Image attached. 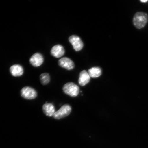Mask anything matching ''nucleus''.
Segmentation results:
<instances>
[{
  "label": "nucleus",
  "mask_w": 148,
  "mask_h": 148,
  "mask_svg": "<svg viewBox=\"0 0 148 148\" xmlns=\"http://www.w3.org/2000/svg\"><path fill=\"white\" fill-rule=\"evenodd\" d=\"M148 16L145 13L138 12L135 14L133 18V23L136 28L140 29L143 27L148 21Z\"/></svg>",
  "instance_id": "1"
},
{
  "label": "nucleus",
  "mask_w": 148,
  "mask_h": 148,
  "mask_svg": "<svg viewBox=\"0 0 148 148\" xmlns=\"http://www.w3.org/2000/svg\"><path fill=\"white\" fill-rule=\"evenodd\" d=\"M65 93L71 97H76L79 92V87L73 82H69L65 84L63 88Z\"/></svg>",
  "instance_id": "2"
},
{
  "label": "nucleus",
  "mask_w": 148,
  "mask_h": 148,
  "mask_svg": "<svg viewBox=\"0 0 148 148\" xmlns=\"http://www.w3.org/2000/svg\"><path fill=\"white\" fill-rule=\"evenodd\" d=\"M71 111V108L70 105H64L56 112L53 116L55 119H60L69 115Z\"/></svg>",
  "instance_id": "3"
},
{
  "label": "nucleus",
  "mask_w": 148,
  "mask_h": 148,
  "mask_svg": "<svg viewBox=\"0 0 148 148\" xmlns=\"http://www.w3.org/2000/svg\"><path fill=\"white\" fill-rule=\"evenodd\" d=\"M20 94L22 97L27 99H34L37 96L36 90L29 86H25L22 88Z\"/></svg>",
  "instance_id": "4"
},
{
  "label": "nucleus",
  "mask_w": 148,
  "mask_h": 148,
  "mask_svg": "<svg viewBox=\"0 0 148 148\" xmlns=\"http://www.w3.org/2000/svg\"><path fill=\"white\" fill-rule=\"evenodd\" d=\"M69 40L76 51H79L82 49L83 42L78 36L73 35L69 37Z\"/></svg>",
  "instance_id": "5"
},
{
  "label": "nucleus",
  "mask_w": 148,
  "mask_h": 148,
  "mask_svg": "<svg viewBox=\"0 0 148 148\" xmlns=\"http://www.w3.org/2000/svg\"><path fill=\"white\" fill-rule=\"evenodd\" d=\"M44 60L42 54L36 53L31 57L29 62L32 66L37 67L41 66L43 64Z\"/></svg>",
  "instance_id": "6"
},
{
  "label": "nucleus",
  "mask_w": 148,
  "mask_h": 148,
  "mask_svg": "<svg viewBox=\"0 0 148 148\" xmlns=\"http://www.w3.org/2000/svg\"><path fill=\"white\" fill-rule=\"evenodd\" d=\"M58 64L61 67L68 70H71L75 67L73 61L67 57H64L58 61Z\"/></svg>",
  "instance_id": "7"
},
{
  "label": "nucleus",
  "mask_w": 148,
  "mask_h": 148,
  "mask_svg": "<svg viewBox=\"0 0 148 148\" xmlns=\"http://www.w3.org/2000/svg\"><path fill=\"white\" fill-rule=\"evenodd\" d=\"M51 54L56 58H58L63 56L65 53V50L63 46L60 45H57L52 48Z\"/></svg>",
  "instance_id": "8"
},
{
  "label": "nucleus",
  "mask_w": 148,
  "mask_h": 148,
  "mask_svg": "<svg viewBox=\"0 0 148 148\" xmlns=\"http://www.w3.org/2000/svg\"><path fill=\"white\" fill-rule=\"evenodd\" d=\"M10 73L13 76L18 77L21 76L24 73L23 68L20 64L13 65L10 68Z\"/></svg>",
  "instance_id": "9"
},
{
  "label": "nucleus",
  "mask_w": 148,
  "mask_h": 148,
  "mask_svg": "<svg viewBox=\"0 0 148 148\" xmlns=\"http://www.w3.org/2000/svg\"><path fill=\"white\" fill-rule=\"evenodd\" d=\"M90 77L88 73L86 70H83L79 74V84L81 86H86L90 82Z\"/></svg>",
  "instance_id": "10"
},
{
  "label": "nucleus",
  "mask_w": 148,
  "mask_h": 148,
  "mask_svg": "<svg viewBox=\"0 0 148 148\" xmlns=\"http://www.w3.org/2000/svg\"><path fill=\"white\" fill-rule=\"evenodd\" d=\"M44 114L48 116H52L55 112V107L52 103H46L42 107Z\"/></svg>",
  "instance_id": "11"
},
{
  "label": "nucleus",
  "mask_w": 148,
  "mask_h": 148,
  "mask_svg": "<svg viewBox=\"0 0 148 148\" xmlns=\"http://www.w3.org/2000/svg\"><path fill=\"white\" fill-rule=\"evenodd\" d=\"M88 73L90 77L92 78H97L101 75V70L99 67H92L88 70Z\"/></svg>",
  "instance_id": "12"
},
{
  "label": "nucleus",
  "mask_w": 148,
  "mask_h": 148,
  "mask_svg": "<svg viewBox=\"0 0 148 148\" xmlns=\"http://www.w3.org/2000/svg\"><path fill=\"white\" fill-rule=\"evenodd\" d=\"M40 82L44 85L47 84L50 81V77L49 74L43 73L40 76Z\"/></svg>",
  "instance_id": "13"
},
{
  "label": "nucleus",
  "mask_w": 148,
  "mask_h": 148,
  "mask_svg": "<svg viewBox=\"0 0 148 148\" xmlns=\"http://www.w3.org/2000/svg\"><path fill=\"white\" fill-rule=\"evenodd\" d=\"M148 1L147 0H143V1H140L142 2L143 3H145L147 2Z\"/></svg>",
  "instance_id": "14"
}]
</instances>
